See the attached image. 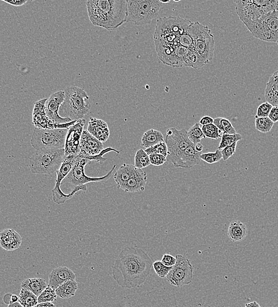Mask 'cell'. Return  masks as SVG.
<instances>
[{
    "instance_id": "cell-1",
    "label": "cell",
    "mask_w": 278,
    "mask_h": 307,
    "mask_svg": "<svg viewBox=\"0 0 278 307\" xmlns=\"http://www.w3.org/2000/svg\"><path fill=\"white\" fill-rule=\"evenodd\" d=\"M153 262L141 248L126 247L120 253L112 268V277L124 288H135L147 279Z\"/></svg>"
},
{
    "instance_id": "cell-2",
    "label": "cell",
    "mask_w": 278,
    "mask_h": 307,
    "mask_svg": "<svg viewBox=\"0 0 278 307\" xmlns=\"http://www.w3.org/2000/svg\"><path fill=\"white\" fill-rule=\"evenodd\" d=\"M192 22L180 16L164 17L157 20L154 34L155 48L164 65L175 67L174 54L181 45L180 37Z\"/></svg>"
},
{
    "instance_id": "cell-3",
    "label": "cell",
    "mask_w": 278,
    "mask_h": 307,
    "mask_svg": "<svg viewBox=\"0 0 278 307\" xmlns=\"http://www.w3.org/2000/svg\"><path fill=\"white\" fill-rule=\"evenodd\" d=\"M88 13L93 26L115 31L126 23L127 0H90Z\"/></svg>"
},
{
    "instance_id": "cell-4",
    "label": "cell",
    "mask_w": 278,
    "mask_h": 307,
    "mask_svg": "<svg viewBox=\"0 0 278 307\" xmlns=\"http://www.w3.org/2000/svg\"><path fill=\"white\" fill-rule=\"evenodd\" d=\"M64 92L65 100L60 108V115L72 121L84 119L92 107L87 93L84 89L76 86L67 87Z\"/></svg>"
},
{
    "instance_id": "cell-5",
    "label": "cell",
    "mask_w": 278,
    "mask_h": 307,
    "mask_svg": "<svg viewBox=\"0 0 278 307\" xmlns=\"http://www.w3.org/2000/svg\"><path fill=\"white\" fill-rule=\"evenodd\" d=\"M239 18L248 28L268 13L278 11V0L235 1Z\"/></svg>"
},
{
    "instance_id": "cell-6",
    "label": "cell",
    "mask_w": 278,
    "mask_h": 307,
    "mask_svg": "<svg viewBox=\"0 0 278 307\" xmlns=\"http://www.w3.org/2000/svg\"><path fill=\"white\" fill-rule=\"evenodd\" d=\"M65 158L64 149L37 150L29 159V168L33 174L51 175L60 169Z\"/></svg>"
},
{
    "instance_id": "cell-7",
    "label": "cell",
    "mask_w": 278,
    "mask_h": 307,
    "mask_svg": "<svg viewBox=\"0 0 278 307\" xmlns=\"http://www.w3.org/2000/svg\"><path fill=\"white\" fill-rule=\"evenodd\" d=\"M160 0H127L126 23L137 26L151 24L162 7Z\"/></svg>"
},
{
    "instance_id": "cell-8",
    "label": "cell",
    "mask_w": 278,
    "mask_h": 307,
    "mask_svg": "<svg viewBox=\"0 0 278 307\" xmlns=\"http://www.w3.org/2000/svg\"><path fill=\"white\" fill-rule=\"evenodd\" d=\"M68 129L45 130L35 127L31 138L32 147L43 149H64Z\"/></svg>"
},
{
    "instance_id": "cell-9",
    "label": "cell",
    "mask_w": 278,
    "mask_h": 307,
    "mask_svg": "<svg viewBox=\"0 0 278 307\" xmlns=\"http://www.w3.org/2000/svg\"><path fill=\"white\" fill-rule=\"evenodd\" d=\"M215 40L210 29L198 22H196L193 50L205 65L212 61L215 52Z\"/></svg>"
},
{
    "instance_id": "cell-10",
    "label": "cell",
    "mask_w": 278,
    "mask_h": 307,
    "mask_svg": "<svg viewBox=\"0 0 278 307\" xmlns=\"http://www.w3.org/2000/svg\"><path fill=\"white\" fill-rule=\"evenodd\" d=\"M247 28L256 39L263 42L278 43V11L266 14Z\"/></svg>"
},
{
    "instance_id": "cell-11",
    "label": "cell",
    "mask_w": 278,
    "mask_h": 307,
    "mask_svg": "<svg viewBox=\"0 0 278 307\" xmlns=\"http://www.w3.org/2000/svg\"><path fill=\"white\" fill-rule=\"evenodd\" d=\"M77 156L72 155V156L65 157L62 165L57 171V178L56 180L55 188L52 191L53 201L55 203L58 204H64L67 200L71 199L77 192L87 191V187L86 185L77 187L73 190L71 194L68 195L64 194L61 189L62 181L65 179L70 171H71Z\"/></svg>"
},
{
    "instance_id": "cell-12",
    "label": "cell",
    "mask_w": 278,
    "mask_h": 307,
    "mask_svg": "<svg viewBox=\"0 0 278 307\" xmlns=\"http://www.w3.org/2000/svg\"><path fill=\"white\" fill-rule=\"evenodd\" d=\"M165 142L168 148L167 162L172 164L176 162L184 151L192 144L188 138V131L185 129L178 130L175 128L166 130Z\"/></svg>"
},
{
    "instance_id": "cell-13",
    "label": "cell",
    "mask_w": 278,
    "mask_h": 307,
    "mask_svg": "<svg viewBox=\"0 0 278 307\" xmlns=\"http://www.w3.org/2000/svg\"><path fill=\"white\" fill-rule=\"evenodd\" d=\"M90 162L89 160L78 156L71 171L65 178V182L75 188L90 183H105L110 179L117 167L116 165H114L111 170L103 177H90L85 173V167Z\"/></svg>"
},
{
    "instance_id": "cell-14",
    "label": "cell",
    "mask_w": 278,
    "mask_h": 307,
    "mask_svg": "<svg viewBox=\"0 0 278 307\" xmlns=\"http://www.w3.org/2000/svg\"><path fill=\"white\" fill-rule=\"evenodd\" d=\"M175 258L176 264L167 276V280L171 285L177 287L190 284L194 276V268L191 262L181 255H177Z\"/></svg>"
},
{
    "instance_id": "cell-15",
    "label": "cell",
    "mask_w": 278,
    "mask_h": 307,
    "mask_svg": "<svg viewBox=\"0 0 278 307\" xmlns=\"http://www.w3.org/2000/svg\"><path fill=\"white\" fill-rule=\"evenodd\" d=\"M47 99H41L34 103L33 112V124L35 127L45 130L68 129L77 121H73L66 124H60L52 121L45 112V104Z\"/></svg>"
},
{
    "instance_id": "cell-16",
    "label": "cell",
    "mask_w": 278,
    "mask_h": 307,
    "mask_svg": "<svg viewBox=\"0 0 278 307\" xmlns=\"http://www.w3.org/2000/svg\"><path fill=\"white\" fill-rule=\"evenodd\" d=\"M86 120H78L72 126L70 127L67 133L65 148V157L78 156L80 153V142Z\"/></svg>"
},
{
    "instance_id": "cell-17",
    "label": "cell",
    "mask_w": 278,
    "mask_h": 307,
    "mask_svg": "<svg viewBox=\"0 0 278 307\" xmlns=\"http://www.w3.org/2000/svg\"><path fill=\"white\" fill-rule=\"evenodd\" d=\"M65 100V92L60 90L49 96L45 104V112L50 119L58 124H63L72 122L71 119L64 118L59 114L60 108Z\"/></svg>"
},
{
    "instance_id": "cell-18",
    "label": "cell",
    "mask_w": 278,
    "mask_h": 307,
    "mask_svg": "<svg viewBox=\"0 0 278 307\" xmlns=\"http://www.w3.org/2000/svg\"><path fill=\"white\" fill-rule=\"evenodd\" d=\"M104 150L102 142L98 141L95 137L84 130L80 142V153L79 157L86 159L87 157L96 156Z\"/></svg>"
},
{
    "instance_id": "cell-19",
    "label": "cell",
    "mask_w": 278,
    "mask_h": 307,
    "mask_svg": "<svg viewBox=\"0 0 278 307\" xmlns=\"http://www.w3.org/2000/svg\"><path fill=\"white\" fill-rule=\"evenodd\" d=\"M202 152L195 150V144L190 145L184 151L176 162L173 164L175 168H191L197 166L201 162V155Z\"/></svg>"
},
{
    "instance_id": "cell-20",
    "label": "cell",
    "mask_w": 278,
    "mask_h": 307,
    "mask_svg": "<svg viewBox=\"0 0 278 307\" xmlns=\"http://www.w3.org/2000/svg\"><path fill=\"white\" fill-rule=\"evenodd\" d=\"M76 275L71 269L67 267H60L52 270L49 276V286L57 289L64 282L70 280H75Z\"/></svg>"
},
{
    "instance_id": "cell-21",
    "label": "cell",
    "mask_w": 278,
    "mask_h": 307,
    "mask_svg": "<svg viewBox=\"0 0 278 307\" xmlns=\"http://www.w3.org/2000/svg\"><path fill=\"white\" fill-rule=\"evenodd\" d=\"M87 131L101 142H106L109 139L110 132L106 122L102 119L90 118Z\"/></svg>"
},
{
    "instance_id": "cell-22",
    "label": "cell",
    "mask_w": 278,
    "mask_h": 307,
    "mask_svg": "<svg viewBox=\"0 0 278 307\" xmlns=\"http://www.w3.org/2000/svg\"><path fill=\"white\" fill-rule=\"evenodd\" d=\"M22 243V237L16 230L5 229L0 233V247L5 251H15L20 247Z\"/></svg>"
},
{
    "instance_id": "cell-23",
    "label": "cell",
    "mask_w": 278,
    "mask_h": 307,
    "mask_svg": "<svg viewBox=\"0 0 278 307\" xmlns=\"http://www.w3.org/2000/svg\"><path fill=\"white\" fill-rule=\"evenodd\" d=\"M148 175L146 172L142 170L139 173L123 185L121 189L126 193H136L145 191L146 184L148 183Z\"/></svg>"
},
{
    "instance_id": "cell-24",
    "label": "cell",
    "mask_w": 278,
    "mask_h": 307,
    "mask_svg": "<svg viewBox=\"0 0 278 307\" xmlns=\"http://www.w3.org/2000/svg\"><path fill=\"white\" fill-rule=\"evenodd\" d=\"M142 169L137 168L134 165L124 164L114 175V179L117 184V188L120 189L124 184L131 178L138 174Z\"/></svg>"
},
{
    "instance_id": "cell-25",
    "label": "cell",
    "mask_w": 278,
    "mask_h": 307,
    "mask_svg": "<svg viewBox=\"0 0 278 307\" xmlns=\"http://www.w3.org/2000/svg\"><path fill=\"white\" fill-rule=\"evenodd\" d=\"M266 101L273 107L278 106V70L272 75L265 89Z\"/></svg>"
},
{
    "instance_id": "cell-26",
    "label": "cell",
    "mask_w": 278,
    "mask_h": 307,
    "mask_svg": "<svg viewBox=\"0 0 278 307\" xmlns=\"http://www.w3.org/2000/svg\"><path fill=\"white\" fill-rule=\"evenodd\" d=\"M248 230L247 225L238 221H233L229 224L227 235L233 242H241L247 238Z\"/></svg>"
},
{
    "instance_id": "cell-27",
    "label": "cell",
    "mask_w": 278,
    "mask_h": 307,
    "mask_svg": "<svg viewBox=\"0 0 278 307\" xmlns=\"http://www.w3.org/2000/svg\"><path fill=\"white\" fill-rule=\"evenodd\" d=\"M46 280L40 278L28 279L22 282V288L25 289L33 293L38 297L48 286Z\"/></svg>"
},
{
    "instance_id": "cell-28",
    "label": "cell",
    "mask_w": 278,
    "mask_h": 307,
    "mask_svg": "<svg viewBox=\"0 0 278 307\" xmlns=\"http://www.w3.org/2000/svg\"><path fill=\"white\" fill-rule=\"evenodd\" d=\"M162 142H164L163 134L160 131L154 129L146 131L142 138V146L146 149L154 147Z\"/></svg>"
},
{
    "instance_id": "cell-29",
    "label": "cell",
    "mask_w": 278,
    "mask_h": 307,
    "mask_svg": "<svg viewBox=\"0 0 278 307\" xmlns=\"http://www.w3.org/2000/svg\"><path fill=\"white\" fill-rule=\"evenodd\" d=\"M78 283L75 280H68L55 289L57 296L62 299L74 297L78 289Z\"/></svg>"
},
{
    "instance_id": "cell-30",
    "label": "cell",
    "mask_w": 278,
    "mask_h": 307,
    "mask_svg": "<svg viewBox=\"0 0 278 307\" xmlns=\"http://www.w3.org/2000/svg\"><path fill=\"white\" fill-rule=\"evenodd\" d=\"M19 303L24 307H34L38 304V297L31 292L22 288L19 296Z\"/></svg>"
},
{
    "instance_id": "cell-31",
    "label": "cell",
    "mask_w": 278,
    "mask_h": 307,
    "mask_svg": "<svg viewBox=\"0 0 278 307\" xmlns=\"http://www.w3.org/2000/svg\"><path fill=\"white\" fill-rule=\"evenodd\" d=\"M213 124L218 128L222 134H226L233 135V134H237L235 127L233 126L232 123L229 119L219 117V118L214 119Z\"/></svg>"
},
{
    "instance_id": "cell-32",
    "label": "cell",
    "mask_w": 278,
    "mask_h": 307,
    "mask_svg": "<svg viewBox=\"0 0 278 307\" xmlns=\"http://www.w3.org/2000/svg\"><path fill=\"white\" fill-rule=\"evenodd\" d=\"M151 165L150 158L145 150L140 149L136 152L134 158V166L137 168L142 169Z\"/></svg>"
},
{
    "instance_id": "cell-33",
    "label": "cell",
    "mask_w": 278,
    "mask_h": 307,
    "mask_svg": "<svg viewBox=\"0 0 278 307\" xmlns=\"http://www.w3.org/2000/svg\"><path fill=\"white\" fill-rule=\"evenodd\" d=\"M188 136L190 141L195 145L200 143L202 140L206 139L199 123H196L189 128L188 131Z\"/></svg>"
},
{
    "instance_id": "cell-34",
    "label": "cell",
    "mask_w": 278,
    "mask_h": 307,
    "mask_svg": "<svg viewBox=\"0 0 278 307\" xmlns=\"http://www.w3.org/2000/svg\"><path fill=\"white\" fill-rule=\"evenodd\" d=\"M221 140L218 147V150L221 151L228 146L232 145L234 143L238 142L242 140V136L240 134H223L221 136Z\"/></svg>"
},
{
    "instance_id": "cell-35",
    "label": "cell",
    "mask_w": 278,
    "mask_h": 307,
    "mask_svg": "<svg viewBox=\"0 0 278 307\" xmlns=\"http://www.w3.org/2000/svg\"><path fill=\"white\" fill-rule=\"evenodd\" d=\"M274 123L271 121L269 117L257 118L255 119V127L257 131L262 133L270 132L273 128Z\"/></svg>"
},
{
    "instance_id": "cell-36",
    "label": "cell",
    "mask_w": 278,
    "mask_h": 307,
    "mask_svg": "<svg viewBox=\"0 0 278 307\" xmlns=\"http://www.w3.org/2000/svg\"><path fill=\"white\" fill-rule=\"evenodd\" d=\"M201 129L206 138L217 140L221 137L222 133L214 124L204 125Z\"/></svg>"
},
{
    "instance_id": "cell-37",
    "label": "cell",
    "mask_w": 278,
    "mask_h": 307,
    "mask_svg": "<svg viewBox=\"0 0 278 307\" xmlns=\"http://www.w3.org/2000/svg\"><path fill=\"white\" fill-rule=\"evenodd\" d=\"M57 295L56 294L55 289H53L49 285L38 297V303H53L57 300Z\"/></svg>"
},
{
    "instance_id": "cell-38",
    "label": "cell",
    "mask_w": 278,
    "mask_h": 307,
    "mask_svg": "<svg viewBox=\"0 0 278 307\" xmlns=\"http://www.w3.org/2000/svg\"><path fill=\"white\" fill-rule=\"evenodd\" d=\"M221 159H222V156L221 151L218 150H216L215 153H209L201 155V160L208 164H211V165L218 163Z\"/></svg>"
},
{
    "instance_id": "cell-39",
    "label": "cell",
    "mask_w": 278,
    "mask_h": 307,
    "mask_svg": "<svg viewBox=\"0 0 278 307\" xmlns=\"http://www.w3.org/2000/svg\"><path fill=\"white\" fill-rule=\"evenodd\" d=\"M153 267L157 276L162 279L166 278L172 268V267H166V266L163 264L162 262L159 261L154 263Z\"/></svg>"
},
{
    "instance_id": "cell-40",
    "label": "cell",
    "mask_w": 278,
    "mask_h": 307,
    "mask_svg": "<svg viewBox=\"0 0 278 307\" xmlns=\"http://www.w3.org/2000/svg\"><path fill=\"white\" fill-rule=\"evenodd\" d=\"M145 151L149 156L151 154H157L167 157V155H168V148H167L165 141L160 142L151 148L146 149Z\"/></svg>"
},
{
    "instance_id": "cell-41",
    "label": "cell",
    "mask_w": 278,
    "mask_h": 307,
    "mask_svg": "<svg viewBox=\"0 0 278 307\" xmlns=\"http://www.w3.org/2000/svg\"><path fill=\"white\" fill-rule=\"evenodd\" d=\"M272 108H273V106L268 102L260 104L259 107L257 108L255 118L268 117Z\"/></svg>"
},
{
    "instance_id": "cell-42",
    "label": "cell",
    "mask_w": 278,
    "mask_h": 307,
    "mask_svg": "<svg viewBox=\"0 0 278 307\" xmlns=\"http://www.w3.org/2000/svg\"><path fill=\"white\" fill-rule=\"evenodd\" d=\"M237 145H238V142L234 143L232 145L228 146L221 150L222 160L227 161L233 156V155L236 153Z\"/></svg>"
},
{
    "instance_id": "cell-43",
    "label": "cell",
    "mask_w": 278,
    "mask_h": 307,
    "mask_svg": "<svg viewBox=\"0 0 278 307\" xmlns=\"http://www.w3.org/2000/svg\"><path fill=\"white\" fill-rule=\"evenodd\" d=\"M151 165L154 166H162L167 162L166 157L163 155L154 154L149 155Z\"/></svg>"
},
{
    "instance_id": "cell-44",
    "label": "cell",
    "mask_w": 278,
    "mask_h": 307,
    "mask_svg": "<svg viewBox=\"0 0 278 307\" xmlns=\"http://www.w3.org/2000/svg\"><path fill=\"white\" fill-rule=\"evenodd\" d=\"M163 265L168 267H173L176 264L177 259L175 257L169 255V254H164L162 256V261Z\"/></svg>"
},
{
    "instance_id": "cell-45",
    "label": "cell",
    "mask_w": 278,
    "mask_h": 307,
    "mask_svg": "<svg viewBox=\"0 0 278 307\" xmlns=\"http://www.w3.org/2000/svg\"><path fill=\"white\" fill-rule=\"evenodd\" d=\"M268 117L274 124L278 122V108L277 107L272 108Z\"/></svg>"
},
{
    "instance_id": "cell-46",
    "label": "cell",
    "mask_w": 278,
    "mask_h": 307,
    "mask_svg": "<svg viewBox=\"0 0 278 307\" xmlns=\"http://www.w3.org/2000/svg\"><path fill=\"white\" fill-rule=\"evenodd\" d=\"M2 1L15 7L22 6L23 5L27 3L28 1V0H10V1H7V0H2Z\"/></svg>"
},
{
    "instance_id": "cell-47",
    "label": "cell",
    "mask_w": 278,
    "mask_h": 307,
    "mask_svg": "<svg viewBox=\"0 0 278 307\" xmlns=\"http://www.w3.org/2000/svg\"><path fill=\"white\" fill-rule=\"evenodd\" d=\"M214 119L212 118V117L209 116H206L203 117L200 119V122H199V124L202 125V126H204V125H207L211 124H213Z\"/></svg>"
},
{
    "instance_id": "cell-48",
    "label": "cell",
    "mask_w": 278,
    "mask_h": 307,
    "mask_svg": "<svg viewBox=\"0 0 278 307\" xmlns=\"http://www.w3.org/2000/svg\"><path fill=\"white\" fill-rule=\"evenodd\" d=\"M12 295L13 294L10 293H8L5 294L4 296L3 302L8 306L11 304V297H12Z\"/></svg>"
},
{
    "instance_id": "cell-49",
    "label": "cell",
    "mask_w": 278,
    "mask_h": 307,
    "mask_svg": "<svg viewBox=\"0 0 278 307\" xmlns=\"http://www.w3.org/2000/svg\"><path fill=\"white\" fill-rule=\"evenodd\" d=\"M34 307H57L55 305V304L53 303L48 302V303H38L36 306Z\"/></svg>"
},
{
    "instance_id": "cell-50",
    "label": "cell",
    "mask_w": 278,
    "mask_h": 307,
    "mask_svg": "<svg viewBox=\"0 0 278 307\" xmlns=\"http://www.w3.org/2000/svg\"><path fill=\"white\" fill-rule=\"evenodd\" d=\"M245 307H261L258 303L256 301H253V302L247 303L246 304Z\"/></svg>"
},
{
    "instance_id": "cell-51",
    "label": "cell",
    "mask_w": 278,
    "mask_h": 307,
    "mask_svg": "<svg viewBox=\"0 0 278 307\" xmlns=\"http://www.w3.org/2000/svg\"><path fill=\"white\" fill-rule=\"evenodd\" d=\"M203 145L200 143H198V144L195 145V150L198 152H202L203 150Z\"/></svg>"
},
{
    "instance_id": "cell-52",
    "label": "cell",
    "mask_w": 278,
    "mask_h": 307,
    "mask_svg": "<svg viewBox=\"0 0 278 307\" xmlns=\"http://www.w3.org/2000/svg\"><path fill=\"white\" fill-rule=\"evenodd\" d=\"M19 302V296L16 295H12L11 297V304Z\"/></svg>"
},
{
    "instance_id": "cell-53",
    "label": "cell",
    "mask_w": 278,
    "mask_h": 307,
    "mask_svg": "<svg viewBox=\"0 0 278 307\" xmlns=\"http://www.w3.org/2000/svg\"><path fill=\"white\" fill-rule=\"evenodd\" d=\"M8 307H23L21 304H20L19 302L14 303L12 304H10V305L8 306Z\"/></svg>"
},
{
    "instance_id": "cell-54",
    "label": "cell",
    "mask_w": 278,
    "mask_h": 307,
    "mask_svg": "<svg viewBox=\"0 0 278 307\" xmlns=\"http://www.w3.org/2000/svg\"><path fill=\"white\" fill-rule=\"evenodd\" d=\"M160 1L161 2V3H162V4H163V3L164 4H168V3H169V2H171V1H169H169H161V0H160Z\"/></svg>"
},
{
    "instance_id": "cell-55",
    "label": "cell",
    "mask_w": 278,
    "mask_h": 307,
    "mask_svg": "<svg viewBox=\"0 0 278 307\" xmlns=\"http://www.w3.org/2000/svg\"><path fill=\"white\" fill-rule=\"evenodd\" d=\"M174 2H180V1H177V0H174Z\"/></svg>"
},
{
    "instance_id": "cell-56",
    "label": "cell",
    "mask_w": 278,
    "mask_h": 307,
    "mask_svg": "<svg viewBox=\"0 0 278 307\" xmlns=\"http://www.w3.org/2000/svg\"><path fill=\"white\" fill-rule=\"evenodd\" d=\"M278 45V42L277 43Z\"/></svg>"
},
{
    "instance_id": "cell-57",
    "label": "cell",
    "mask_w": 278,
    "mask_h": 307,
    "mask_svg": "<svg viewBox=\"0 0 278 307\" xmlns=\"http://www.w3.org/2000/svg\"><path fill=\"white\" fill-rule=\"evenodd\" d=\"M277 107L278 108V106H277Z\"/></svg>"
}]
</instances>
